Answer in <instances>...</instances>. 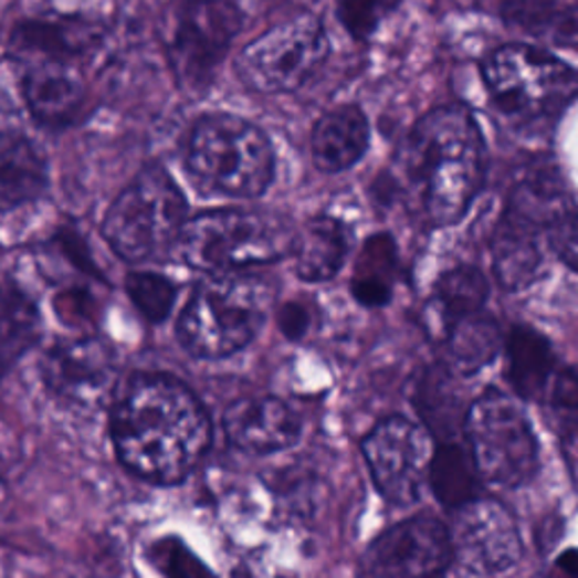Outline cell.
<instances>
[{
  "instance_id": "6da1fadb",
  "label": "cell",
  "mask_w": 578,
  "mask_h": 578,
  "mask_svg": "<svg viewBox=\"0 0 578 578\" xmlns=\"http://www.w3.org/2000/svg\"><path fill=\"white\" fill-rule=\"evenodd\" d=\"M112 439L129 472L151 484L172 486L206 456L213 423L181 380L166 374H132L114 389Z\"/></svg>"
},
{
  "instance_id": "7a4b0ae2",
  "label": "cell",
  "mask_w": 578,
  "mask_h": 578,
  "mask_svg": "<svg viewBox=\"0 0 578 578\" xmlns=\"http://www.w3.org/2000/svg\"><path fill=\"white\" fill-rule=\"evenodd\" d=\"M398 166L420 216L434 227L461 222L486 177V143L477 118L459 104L432 109L407 134Z\"/></svg>"
},
{
  "instance_id": "3957f363",
  "label": "cell",
  "mask_w": 578,
  "mask_h": 578,
  "mask_svg": "<svg viewBox=\"0 0 578 578\" xmlns=\"http://www.w3.org/2000/svg\"><path fill=\"white\" fill-rule=\"evenodd\" d=\"M272 285L246 272L208 274L177 322L179 344L199 359H224L246 348L270 317Z\"/></svg>"
},
{
  "instance_id": "277c9868",
  "label": "cell",
  "mask_w": 578,
  "mask_h": 578,
  "mask_svg": "<svg viewBox=\"0 0 578 578\" xmlns=\"http://www.w3.org/2000/svg\"><path fill=\"white\" fill-rule=\"evenodd\" d=\"M296 231L287 220L265 210L216 208L188 218L177 251L188 267L216 272H249L287 258Z\"/></svg>"
},
{
  "instance_id": "5b68a950",
  "label": "cell",
  "mask_w": 578,
  "mask_h": 578,
  "mask_svg": "<svg viewBox=\"0 0 578 578\" xmlns=\"http://www.w3.org/2000/svg\"><path fill=\"white\" fill-rule=\"evenodd\" d=\"M186 168L208 192L258 197L274 179V147L253 123L233 114H208L188 136Z\"/></svg>"
},
{
  "instance_id": "8992f818",
  "label": "cell",
  "mask_w": 578,
  "mask_h": 578,
  "mask_svg": "<svg viewBox=\"0 0 578 578\" xmlns=\"http://www.w3.org/2000/svg\"><path fill=\"white\" fill-rule=\"evenodd\" d=\"M482 77L497 112L519 127L556 120L576 95V71L529 43L495 48L482 64Z\"/></svg>"
},
{
  "instance_id": "52a82bcc",
  "label": "cell",
  "mask_w": 578,
  "mask_h": 578,
  "mask_svg": "<svg viewBox=\"0 0 578 578\" xmlns=\"http://www.w3.org/2000/svg\"><path fill=\"white\" fill-rule=\"evenodd\" d=\"M188 220V203L175 179L161 168H145L112 203L102 235L132 265L175 251Z\"/></svg>"
},
{
  "instance_id": "ba28073f",
  "label": "cell",
  "mask_w": 578,
  "mask_h": 578,
  "mask_svg": "<svg viewBox=\"0 0 578 578\" xmlns=\"http://www.w3.org/2000/svg\"><path fill=\"white\" fill-rule=\"evenodd\" d=\"M463 432L482 480L517 488L538 472V439L527 411L513 396L484 391L463 416Z\"/></svg>"
},
{
  "instance_id": "9c48e42d",
  "label": "cell",
  "mask_w": 578,
  "mask_h": 578,
  "mask_svg": "<svg viewBox=\"0 0 578 578\" xmlns=\"http://www.w3.org/2000/svg\"><path fill=\"white\" fill-rule=\"evenodd\" d=\"M330 55L324 23L303 14L253 39L235 60L240 82L255 93L279 95L305 86Z\"/></svg>"
},
{
  "instance_id": "30bf717a",
  "label": "cell",
  "mask_w": 578,
  "mask_h": 578,
  "mask_svg": "<svg viewBox=\"0 0 578 578\" xmlns=\"http://www.w3.org/2000/svg\"><path fill=\"white\" fill-rule=\"evenodd\" d=\"M240 25L242 14L233 0H183L177 6L166 50L186 91L203 93L213 84Z\"/></svg>"
},
{
  "instance_id": "8fae6325",
  "label": "cell",
  "mask_w": 578,
  "mask_h": 578,
  "mask_svg": "<svg viewBox=\"0 0 578 578\" xmlns=\"http://www.w3.org/2000/svg\"><path fill=\"white\" fill-rule=\"evenodd\" d=\"M361 454L378 493L393 506H411L428 484L434 454L430 432L404 416L378 423L361 441Z\"/></svg>"
},
{
  "instance_id": "7c38bea8",
  "label": "cell",
  "mask_w": 578,
  "mask_h": 578,
  "mask_svg": "<svg viewBox=\"0 0 578 578\" xmlns=\"http://www.w3.org/2000/svg\"><path fill=\"white\" fill-rule=\"evenodd\" d=\"M448 536L452 560L470 574H504L522 558V538L513 513L491 497H472L454 506Z\"/></svg>"
},
{
  "instance_id": "4fadbf2b",
  "label": "cell",
  "mask_w": 578,
  "mask_h": 578,
  "mask_svg": "<svg viewBox=\"0 0 578 578\" xmlns=\"http://www.w3.org/2000/svg\"><path fill=\"white\" fill-rule=\"evenodd\" d=\"M452 547L445 524L430 515H413L380 534L359 560L364 576L409 578L434 576L450 567Z\"/></svg>"
},
{
  "instance_id": "5bb4252c",
  "label": "cell",
  "mask_w": 578,
  "mask_h": 578,
  "mask_svg": "<svg viewBox=\"0 0 578 578\" xmlns=\"http://www.w3.org/2000/svg\"><path fill=\"white\" fill-rule=\"evenodd\" d=\"M43 380L52 396L77 409H97L118 385V361L97 337L64 339L43 359Z\"/></svg>"
},
{
  "instance_id": "9a60e30c",
  "label": "cell",
  "mask_w": 578,
  "mask_h": 578,
  "mask_svg": "<svg viewBox=\"0 0 578 578\" xmlns=\"http://www.w3.org/2000/svg\"><path fill=\"white\" fill-rule=\"evenodd\" d=\"M21 88L34 120L50 129L75 125L88 102L86 82L77 62L55 57H21Z\"/></svg>"
},
{
  "instance_id": "2e32d148",
  "label": "cell",
  "mask_w": 578,
  "mask_h": 578,
  "mask_svg": "<svg viewBox=\"0 0 578 578\" xmlns=\"http://www.w3.org/2000/svg\"><path fill=\"white\" fill-rule=\"evenodd\" d=\"M222 428L233 448L246 454H274L303 437L301 416L276 396L240 398L224 411Z\"/></svg>"
},
{
  "instance_id": "e0dca14e",
  "label": "cell",
  "mask_w": 578,
  "mask_h": 578,
  "mask_svg": "<svg viewBox=\"0 0 578 578\" xmlns=\"http://www.w3.org/2000/svg\"><path fill=\"white\" fill-rule=\"evenodd\" d=\"M45 186V156L23 129L14 104L0 93V210L36 199Z\"/></svg>"
},
{
  "instance_id": "ac0fdd59",
  "label": "cell",
  "mask_w": 578,
  "mask_h": 578,
  "mask_svg": "<svg viewBox=\"0 0 578 578\" xmlns=\"http://www.w3.org/2000/svg\"><path fill=\"white\" fill-rule=\"evenodd\" d=\"M491 251L497 283L506 292H522L540 279L551 246L547 235L502 213L491 238Z\"/></svg>"
},
{
  "instance_id": "d6986e66",
  "label": "cell",
  "mask_w": 578,
  "mask_h": 578,
  "mask_svg": "<svg viewBox=\"0 0 578 578\" xmlns=\"http://www.w3.org/2000/svg\"><path fill=\"white\" fill-rule=\"evenodd\" d=\"M369 118L357 104H344L324 114L312 129V161L322 172L337 175L350 170L369 149Z\"/></svg>"
},
{
  "instance_id": "ffe728a7",
  "label": "cell",
  "mask_w": 578,
  "mask_h": 578,
  "mask_svg": "<svg viewBox=\"0 0 578 578\" xmlns=\"http://www.w3.org/2000/svg\"><path fill=\"white\" fill-rule=\"evenodd\" d=\"M353 235L346 222L333 216L312 218L294 240V267L301 281L324 283L339 274L350 253Z\"/></svg>"
},
{
  "instance_id": "44dd1931",
  "label": "cell",
  "mask_w": 578,
  "mask_h": 578,
  "mask_svg": "<svg viewBox=\"0 0 578 578\" xmlns=\"http://www.w3.org/2000/svg\"><path fill=\"white\" fill-rule=\"evenodd\" d=\"M506 380L524 400H545L556 376V353L545 335L529 326H515L504 337Z\"/></svg>"
},
{
  "instance_id": "7402d4cb",
  "label": "cell",
  "mask_w": 578,
  "mask_h": 578,
  "mask_svg": "<svg viewBox=\"0 0 578 578\" xmlns=\"http://www.w3.org/2000/svg\"><path fill=\"white\" fill-rule=\"evenodd\" d=\"M99 43V32L73 19L60 21H25L17 25L10 39L12 60L21 57H55L80 62Z\"/></svg>"
},
{
  "instance_id": "603a6c76",
  "label": "cell",
  "mask_w": 578,
  "mask_h": 578,
  "mask_svg": "<svg viewBox=\"0 0 578 578\" xmlns=\"http://www.w3.org/2000/svg\"><path fill=\"white\" fill-rule=\"evenodd\" d=\"M398 249L389 233H376L364 242L355 262L350 292L364 307H382L391 301L398 281Z\"/></svg>"
},
{
  "instance_id": "cb8c5ba5",
  "label": "cell",
  "mask_w": 578,
  "mask_h": 578,
  "mask_svg": "<svg viewBox=\"0 0 578 578\" xmlns=\"http://www.w3.org/2000/svg\"><path fill=\"white\" fill-rule=\"evenodd\" d=\"M445 339L452 371L459 376H475L495 361L504 344V333L491 314L480 309L456 322L445 333Z\"/></svg>"
},
{
  "instance_id": "d4e9b609",
  "label": "cell",
  "mask_w": 578,
  "mask_h": 578,
  "mask_svg": "<svg viewBox=\"0 0 578 578\" xmlns=\"http://www.w3.org/2000/svg\"><path fill=\"white\" fill-rule=\"evenodd\" d=\"M39 337V312L14 283L0 281V382Z\"/></svg>"
},
{
  "instance_id": "484cf974",
  "label": "cell",
  "mask_w": 578,
  "mask_h": 578,
  "mask_svg": "<svg viewBox=\"0 0 578 578\" xmlns=\"http://www.w3.org/2000/svg\"><path fill=\"white\" fill-rule=\"evenodd\" d=\"M486 298H488V281L477 267L461 265L445 272L439 279L432 296V312L443 335L456 322L484 309Z\"/></svg>"
},
{
  "instance_id": "4316f807",
  "label": "cell",
  "mask_w": 578,
  "mask_h": 578,
  "mask_svg": "<svg viewBox=\"0 0 578 578\" xmlns=\"http://www.w3.org/2000/svg\"><path fill=\"white\" fill-rule=\"evenodd\" d=\"M480 480L482 477L475 463H472L470 452L459 443H445L434 450L428 470V484L445 508H454L477 497Z\"/></svg>"
},
{
  "instance_id": "83f0119b",
  "label": "cell",
  "mask_w": 578,
  "mask_h": 578,
  "mask_svg": "<svg viewBox=\"0 0 578 578\" xmlns=\"http://www.w3.org/2000/svg\"><path fill=\"white\" fill-rule=\"evenodd\" d=\"M504 21L536 36H551L565 48L576 43L574 8H563L558 0H506Z\"/></svg>"
},
{
  "instance_id": "f1b7e54d",
  "label": "cell",
  "mask_w": 578,
  "mask_h": 578,
  "mask_svg": "<svg viewBox=\"0 0 578 578\" xmlns=\"http://www.w3.org/2000/svg\"><path fill=\"white\" fill-rule=\"evenodd\" d=\"M125 287H127V296L149 324L166 322L179 296L177 285L168 276L154 272L129 274Z\"/></svg>"
},
{
  "instance_id": "f546056e",
  "label": "cell",
  "mask_w": 578,
  "mask_h": 578,
  "mask_svg": "<svg viewBox=\"0 0 578 578\" xmlns=\"http://www.w3.org/2000/svg\"><path fill=\"white\" fill-rule=\"evenodd\" d=\"M402 6V0H341L337 17L357 41L369 39Z\"/></svg>"
},
{
  "instance_id": "4dcf8cb0",
  "label": "cell",
  "mask_w": 578,
  "mask_h": 578,
  "mask_svg": "<svg viewBox=\"0 0 578 578\" xmlns=\"http://www.w3.org/2000/svg\"><path fill=\"white\" fill-rule=\"evenodd\" d=\"M149 563L156 571L166 576H199L208 574V569L199 563V558L192 556V551L183 545V540L177 538H164L156 540L147 551Z\"/></svg>"
},
{
  "instance_id": "1f68e13d",
  "label": "cell",
  "mask_w": 578,
  "mask_h": 578,
  "mask_svg": "<svg viewBox=\"0 0 578 578\" xmlns=\"http://www.w3.org/2000/svg\"><path fill=\"white\" fill-rule=\"evenodd\" d=\"M279 328L287 339H301L309 328V314L301 303H287L279 312Z\"/></svg>"
}]
</instances>
